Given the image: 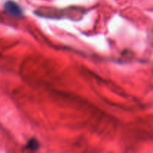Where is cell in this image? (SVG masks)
<instances>
[{"instance_id": "obj_2", "label": "cell", "mask_w": 153, "mask_h": 153, "mask_svg": "<svg viewBox=\"0 0 153 153\" xmlns=\"http://www.w3.org/2000/svg\"><path fill=\"white\" fill-rule=\"evenodd\" d=\"M39 146H40L39 143L37 142V140L34 138L31 139L30 140H28V143H27V145H26L27 149H29V150H31V151L37 150V149H39Z\"/></svg>"}, {"instance_id": "obj_1", "label": "cell", "mask_w": 153, "mask_h": 153, "mask_svg": "<svg viewBox=\"0 0 153 153\" xmlns=\"http://www.w3.org/2000/svg\"><path fill=\"white\" fill-rule=\"evenodd\" d=\"M4 8L6 13L10 16H22V13H23L22 7L17 3L13 1H7V2H5Z\"/></svg>"}, {"instance_id": "obj_3", "label": "cell", "mask_w": 153, "mask_h": 153, "mask_svg": "<svg viewBox=\"0 0 153 153\" xmlns=\"http://www.w3.org/2000/svg\"><path fill=\"white\" fill-rule=\"evenodd\" d=\"M149 41L150 43V44L153 46V28L150 30L149 33Z\"/></svg>"}]
</instances>
